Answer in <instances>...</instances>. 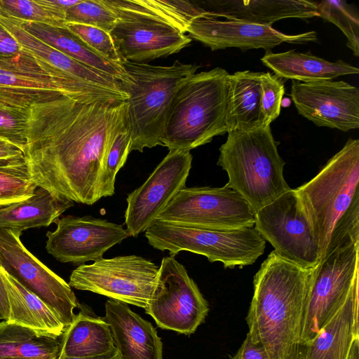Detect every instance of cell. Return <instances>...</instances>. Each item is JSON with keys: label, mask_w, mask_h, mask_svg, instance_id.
Wrapping results in <instances>:
<instances>
[{"label": "cell", "mask_w": 359, "mask_h": 359, "mask_svg": "<svg viewBox=\"0 0 359 359\" xmlns=\"http://www.w3.org/2000/svg\"><path fill=\"white\" fill-rule=\"evenodd\" d=\"M28 107L17 90L0 89V138L21 148L27 144Z\"/></svg>", "instance_id": "31"}, {"label": "cell", "mask_w": 359, "mask_h": 359, "mask_svg": "<svg viewBox=\"0 0 359 359\" xmlns=\"http://www.w3.org/2000/svg\"><path fill=\"white\" fill-rule=\"evenodd\" d=\"M0 89L56 91L81 102L126 101L128 98L126 93L77 80L36 59L27 51L18 59L0 60Z\"/></svg>", "instance_id": "18"}, {"label": "cell", "mask_w": 359, "mask_h": 359, "mask_svg": "<svg viewBox=\"0 0 359 359\" xmlns=\"http://www.w3.org/2000/svg\"><path fill=\"white\" fill-rule=\"evenodd\" d=\"M0 13L26 22L65 27V19L42 0H0Z\"/></svg>", "instance_id": "34"}, {"label": "cell", "mask_w": 359, "mask_h": 359, "mask_svg": "<svg viewBox=\"0 0 359 359\" xmlns=\"http://www.w3.org/2000/svg\"><path fill=\"white\" fill-rule=\"evenodd\" d=\"M318 17L336 25L346 37V46L359 56V18L354 8L341 0L318 1Z\"/></svg>", "instance_id": "33"}, {"label": "cell", "mask_w": 359, "mask_h": 359, "mask_svg": "<svg viewBox=\"0 0 359 359\" xmlns=\"http://www.w3.org/2000/svg\"><path fill=\"white\" fill-rule=\"evenodd\" d=\"M26 53L17 40L0 24V60H14Z\"/></svg>", "instance_id": "39"}, {"label": "cell", "mask_w": 359, "mask_h": 359, "mask_svg": "<svg viewBox=\"0 0 359 359\" xmlns=\"http://www.w3.org/2000/svg\"><path fill=\"white\" fill-rule=\"evenodd\" d=\"M359 140L349 138L310 181L296 188L311 221L320 259L359 243Z\"/></svg>", "instance_id": "3"}, {"label": "cell", "mask_w": 359, "mask_h": 359, "mask_svg": "<svg viewBox=\"0 0 359 359\" xmlns=\"http://www.w3.org/2000/svg\"><path fill=\"white\" fill-rule=\"evenodd\" d=\"M217 165L228 175V187L256 213L291 188L283 176L285 162L278 151L271 126L228 132Z\"/></svg>", "instance_id": "4"}, {"label": "cell", "mask_w": 359, "mask_h": 359, "mask_svg": "<svg viewBox=\"0 0 359 359\" xmlns=\"http://www.w3.org/2000/svg\"><path fill=\"white\" fill-rule=\"evenodd\" d=\"M156 220L177 225L230 230L253 227L255 212L226 184L222 187H184L160 212Z\"/></svg>", "instance_id": "9"}, {"label": "cell", "mask_w": 359, "mask_h": 359, "mask_svg": "<svg viewBox=\"0 0 359 359\" xmlns=\"http://www.w3.org/2000/svg\"><path fill=\"white\" fill-rule=\"evenodd\" d=\"M117 16L110 32L124 61L143 62L178 53L191 39L170 23L127 6L123 0H104Z\"/></svg>", "instance_id": "13"}, {"label": "cell", "mask_w": 359, "mask_h": 359, "mask_svg": "<svg viewBox=\"0 0 359 359\" xmlns=\"http://www.w3.org/2000/svg\"><path fill=\"white\" fill-rule=\"evenodd\" d=\"M254 227L281 257L306 269L320 262L312 224L295 189L258 210Z\"/></svg>", "instance_id": "11"}, {"label": "cell", "mask_w": 359, "mask_h": 359, "mask_svg": "<svg viewBox=\"0 0 359 359\" xmlns=\"http://www.w3.org/2000/svg\"><path fill=\"white\" fill-rule=\"evenodd\" d=\"M62 336L41 334L27 327L2 320L0 322V358H58Z\"/></svg>", "instance_id": "30"}, {"label": "cell", "mask_w": 359, "mask_h": 359, "mask_svg": "<svg viewBox=\"0 0 359 359\" xmlns=\"http://www.w3.org/2000/svg\"><path fill=\"white\" fill-rule=\"evenodd\" d=\"M358 304V280L340 309L304 347L302 359H347L359 337Z\"/></svg>", "instance_id": "23"}, {"label": "cell", "mask_w": 359, "mask_h": 359, "mask_svg": "<svg viewBox=\"0 0 359 359\" xmlns=\"http://www.w3.org/2000/svg\"><path fill=\"white\" fill-rule=\"evenodd\" d=\"M190 151L170 150L147 180L127 196L125 224L130 236L145 232L172 198L186 187Z\"/></svg>", "instance_id": "15"}, {"label": "cell", "mask_w": 359, "mask_h": 359, "mask_svg": "<svg viewBox=\"0 0 359 359\" xmlns=\"http://www.w3.org/2000/svg\"><path fill=\"white\" fill-rule=\"evenodd\" d=\"M48 231L46 249L62 263L83 264L102 258L112 246L130 236L122 225L91 216L58 218Z\"/></svg>", "instance_id": "16"}, {"label": "cell", "mask_w": 359, "mask_h": 359, "mask_svg": "<svg viewBox=\"0 0 359 359\" xmlns=\"http://www.w3.org/2000/svg\"><path fill=\"white\" fill-rule=\"evenodd\" d=\"M130 82L123 86L128 95L127 117L132 137L131 151L161 145L168 114L178 89L198 65L176 60L170 66L124 61Z\"/></svg>", "instance_id": "6"}, {"label": "cell", "mask_w": 359, "mask_h": 359, "mask_svg": "<svg viewBox=\"0 0 359 359\" xmlns=\"http://www.w3.org/2000/svg\"><path fill=\"white\" fill-rule=\"evenodd\" d=\"M29 359H47V358H29ZM52 359H57V358H52Z\"/></svg>", "instance_id": "47"}, {"label": "cell", "mask_w": 359, "mask_h": 359, "mask_svg": "<svg viewBox=\"0 0 359 359\" xmlns=\"http://www.w3.org/2000/svg\"><path fill=\"white\" fill-rule=\"evenodd\" d=\"M15 90L28 107L24 154L37 186L86 205L112 196L105 161L126 100L81 102L58 92Z\"/></svg>", "instance_id": "1"}, {"label": "cell", "mask_w": 359, "mask_h": 359, "mask_svg": "<svg viewBox=\"0 0 359 359\" xmlns=\"http://www.w3.org/2000/svg\"><path fill=\"white\" fill-rule=\"evenodd\" d=\"M0 24L36 59L77 80L120 93H126L116 78L87 66L32 35L19 20L0 13Z\"/></svg>", "instance_id": "22"}, {"label": "cell", "mask_w": 359, "mask_h": 359, "mask_svg": "<svg viewBox=\"0 0 359 359\" xmlns=\"http://www.w3.org/2000/svg\"><path fill=\"white\" fill-rule=\"evenodd\" d=\"M199 6L210 15L271 26L286 18L318 17V1L306 0H210Z\"/></svg>", "instance_id": "21"}, {"label": "cell", "mask_w": 359, "mask_h": 359, "mask_svg": "<svg viewBox=\"0 0 359 359\" xmlns=\"http://www.w3.org/2000/svg\"><path fill=\"white\" fill-rule=\"evenodd\" d=\"M262 63L279 78L302 83L332 80L349 74H358L359 69L343 60L330 62L312 55L290 50L285 52L266 51Z\"/></svg>", "instance_id": "24"}, {"label": "cell", "mask_w": 359, "mask_h": 359, "mask_svg": "<svg viewBox=\"0 0 359 359\" xmlns=\"http://www.w3.org/2000/svg\"><path fill=\"white\" fill-rule=\"evenodd\" d=\"M313 269L273 250L254 276L248 334L269 359H302L301 335Z\"/></svg>", "instance_id": "2"}, {"label": "cell", "mask_w": 359, "mask_h": 359, "mask_svg": "<svg viewBox=\"0 0 359 359\" xmlns=\"http://www.w3.org/2000/svg\"><path fill=\"white\" fill-rule=\"evenodd\" d=\"M117 20L114 11L104 0H80L65 13V23H76L111 31Z\"/></svg>", "instance_id": "35"}, {"label": "cell", "mask_w": 359, "mask_h": 359, "mask_svg": "<svg viewBox=\"0 0 359 359\" xmlns=\"http://www.w3.org/2000/svg\"><path fill=\"white\" fill-rule=\"evenodd\" d=\"M131 146L132 137L126 111L110 144L105 161L106 177L114 189L116 174L124 165L131 151Z\"/></svg>", "instance_id": "36"}, {"label": "cell", "mask_w": 359, "mask_h": 359, "mask_svg": "<svg viewBox=\"0 0 359 359\" xmlns=\"http://www.w3.org/2000/svg\"><path fill=\"white\" fill-rule=\"evenodd\" d=\"M10 307L8 322L39 333L61 337L65 327L57 314L41 299L28 290L0 266Z\"/></svg>", "instance_id": "27"}, {"label": "cell", "mask_w": 359, "mask_h": 359, "mask_svg": "<svg viewBox=\"0 0 359 359\" xmlns=\"http://www.w3.org/2000/svg\"><path fill=\"white\" fill-rule=\"evenodd\" d=\"M65 26L95 52L111 62L122 65L123 60L109 32L86 25L65 23Z\"/></svg>", "instance_id": "37"}, {"label": "cell", "mask_w": 359, "mask_h": 359, "mask_svg": "<svg viewBox=\"0 0 359 359\" xmlns=\"http://www.w3.org/2000/svg\"><path fill=\"white\" fill-rule=\"evenodd\" d=\"M57 359H121V356H120L118 351L116 348L111 352H109L108 353L101 355L86 357V358L65 357V358H58Z\"/></svg>", "instance_id": "44"}, {"label": "cell", "mask_w": 359, "mask_h": 359, "mask_svg": "<svg viewBox=\"0 0 359 359\" xmlns=\"http://www.w3.org/2000/svg\"><path fill=\"white\" fill-rule=\"evenodd\" d=\"M80 0H42V1L61 15L62 18H65L66 11L79 2Z\"/></svg>", "instance_id": "42"}, {"label": "cell", "mask_w": 359, "mask_h": 359, "mask_svg": "<svg viewBox=\"0 0 359 359\" xmlns=\"http://www.w3.org/2000/svg\"><path fill=\"white\" fill-rule=\"evenodd\" d=\"M229 76L224 69L217 67L196 73L182 84L168 114L162 146L190 151L227 133Z\"/></svg>", "instance_id": "5"}, {"label": "cell", "mask_w": 359, "mask_h": 359, "mask_svg": "<svg viewBox=\"0 0 359 359\" xmlns=\"http://www.w3.org/2000/svg\"><path fill=\"white\" fill-rule=\"evenodd\" d=\"M285 93L281 79L270 72L261 74V111L264 126H270L279 116Z\"/></svg>", "instance_id": "38"}, {"label": "cell", "mask_w": 359, "mask_h": 359, "mask_svg": "<svg viewBox=\"0 0 359 359\" xmlns=\"http://www.w3.org/2000/svg\"><path fill=\"white\" fill-rule=\"evenodd\" d=\"M104 320L109 326L121 359H163V343L152 324L127 304L106 302Z\"/></svg>", "instance_id": "20"}, {"label": "cell", "mask_w": 359, "mask_h": 359, "mask_svg": "<svg viewBox=\"0 0 359 359\" xmlns=\"http://www.w3.org/2000/svg\"><path fill=\"white\" fill-rule=\"evenodd\" d=\"M20 21L24 29L34 36L69 57L116 78L123 87L130 82L122 65L111 62L95 52L66 26Z\"/></svg>", "instance_id": "28"}, {"label": "cell", "mask_w": 359, "mask_h": 359, "mask_svg": "<svg viewBox=\"0 0 359 359\" xmlns=\"http://www.w3.org/2000/svg\"><path fill=\"white\" fill-rule=\"evenodd\" d=\"M187 32L189 38L201 42L212 50L238 48H263L268 51L283 43L305 44L318 41L315 31L289 34L272 26L233 20H221L209 13L193 20Z\"/></svg>", "instance_id": "19"}, {"label": "cell", "mask_w": 359, "mask_h": 359, "mask_svg": "<svg viewBox=\"0 0 359 359\" xmlns=\"http://www.w3.org/2000/svg\"><path fill=\"white\" fill-rule=\"evenodd\" d=\"M261 74L245 70L229 74L226 114L227 133L250 130L264 126Z\"/></svg>", "instance_id": "26"}, {"label": "cell", "mask_w": 359, "mask_h": 359, "mask_svg": "<svg viewBox=\"0 0 359 359\" xmlns=\"http://www.w3.org/2000/svg\"><path fill=\"white\" fill-rule=\"evenodd\" d=\"M22 233L0 228V266L46 303L65 327L71 325L78 301L69 285L22 243Z\"/></svg>", "instance_id": "14"}, {"label": "cell", "mask_w": 359, "mask_h": 359, "mask_svg": "<svg viewBox=\"0 0 359 359\" xmlns=\"http://www.w3.org/2000/svg\"><path fill=\"white\" fill-rule=\"evenodd\" d=\"M159 266L141 256L101 258L81 264L69 276V285L146 309L151 297Z\"/></svg>", "instance_id": "10"}, {"label": "cell", "mask_w": 359, "mask_h": 359, "mask_svg": "<svg viewBox=\"0 0 359 359\" xmlns=\"http://www.w3.org/2000/svg\"><path fill=\"white\" fill-rule=\"evenodd\" d=\"M80 312L62 336L58 358H86L101 355L116 349L107 323L90 314L86 306L78 304Z\"/></svg>", "instance_id": "29"}, {"label": "cell", "mask_w": 359, "mask_h": 359, "mask_svg": "<svg viewBox=\"0 0 359 359\" xmlns=\"http://www.w3.org/2000/svg\"><path fill=\"white\" fill-rule=\"evenodd\" d=\"M145 237L154 248L168 250L170 256L189 251L230 269L254 264L266 248V241L254 226L218 230L156 220L145 231Z\"/></svg>", "instance_id": "7"}, {"label": "cell", "mask_w": 359, "mask_h": 359, "mask_svg": "<svg viewBox=\"0 0 359 359\" xmlns=\"http://www.w3.org/2000/svg\"><path fill=\"white\" fill-rule=\"evenodd\" d=\"M347 359H359V337L353 340Z\"/></svg>", "instance_id": "45"}, {"label": "cell", "mask_w": 359, "mask_h": 359, "mask_svg": "<svg viewBox=\"0 0 359 359\" xmlns=\"http://www.w3.org/2000/svg\"><path fill=\"white\" fill-rule=\"evenodd\" d=\"M290 97L297 112L317 126L344 132L359 128V89L347 82L292 81Z\"/></svg>", "instance_id": "17"}, {"label": "cell", "mask_w": 359, "mask_h": 359, "mask_svg": "<svg viewBox=\"0 0 359 359\" xmlns=\"http://www.w3.org/2000/svg\"><path fill=\"white\" fill-rule=\"evenodd\" d=\"M0 359H22V358H4Z\"/></svg>", "instance_id": "46"}, {"label": "cell", "mask_w": 359, "mask_h": 359, "mask_svg": "<svg viewBox=\"0 0 359 359\" xmlns=\"http://www.w3.org/2000/svg\"><path fill=\"white\" fill-rule=\"evenodd\" d=\"M10 316V307L6 287L0 274V320L8 321Z\"/></svg>", "instance_id": "43"}, {"label": "cell", "mask_w": 359, "mask_h": 359, "mask_svg": "<svg viewBox=\"0 0 359 359\" xmlns=\"http://www.w3.org/2000/svg\"><path fill=\"white\" fill-rule=\"evenodd\" d=\"M24 155L23 150L15 144L0 138V160Z\"/></svg>", "instance_id": "41"}, {"label": "cell", "mask_w": 359, "mask_h": 359, "mask_svg": "<svg viewBox=\"0 0 359 359\" xmlns=\"http://www.w3.org/2000/svg\"><path fill=\"white\" fill-rule=\"evenodd\" d=\"M358 252L359 243L339 246L313 268L302 323L304 347L340 309L359 279Z\"/></svg>", "instance_id": "8"}, {"label": "cell", "mask_w": 359, "mask_h": 359, "mask_svg": "<svg viewBox=\"0 0 359 359\" xmlns=\"http://www.w3.org/2000/svg\"><path fill=\"white\" fill-rule=\"evenodd\" d=\"M74 204L38 186L31 197L0 208V228L22 233L28 229L48 226Z\"/></svg>", "instance_id": "25"}, {"label": "cell", "mask_w": 359, "mask_h": 359, "mask_svg": "<svg viewBox=\"0 0 359 359\" xmlns=\"http://www.w3.org/2000/svg\"><path fill=\"white\" fill-rule=\"evenodd\" d=\"M37 187L25 154L0 160V208L31 197Z\"/></svg>", "instance_id": "32"}, {"label": "cell", "mask_w": 359, "mask_h": 359, "mask_svg": "<svg viewBox=\"0 0 359 359\" xmlns=\"http://www.w3.org/2000/svg\"><path fill=\"white\" fill-rule=\"evenodd\" d=\"M229 359H269L265 351L253 343L248 334L235 354Z\"/></svg>", "instance_id": "40"}, {"label": "cell", "mask_w": 359, "mask_h": 359, "mask_svg": "<svg viewBox=\"0 0 359 359\" xmlns=\"http://www.w3.org/2000/svg\"><path fill=\"white\" fill-rule=\"evenodd\" d=\"M144 309L159 327L185 335L195 332L209 311L196 283L172 256L162 259L151 297Z\"/></svg>", "instance_id": "12"}]
</instances>
